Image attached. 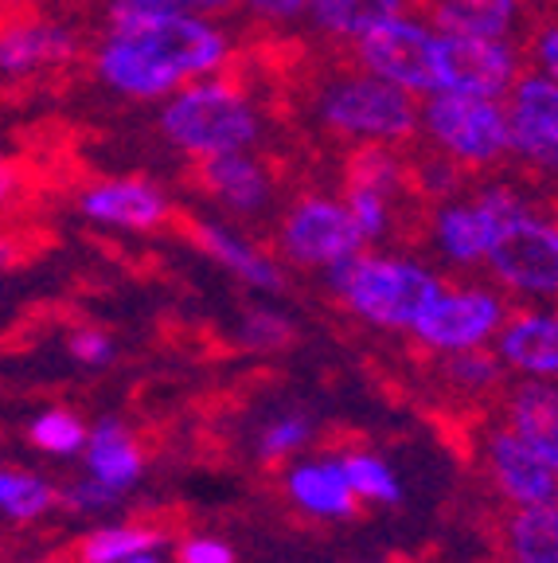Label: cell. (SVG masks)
<instances>
[{"label":"cell","mask_w":558,"mask_h":563,"mask_svg":"<svg viewBox=\"0 0 558 563\" xmlns=\"http://www.w3.org/2000/svg\"><path fill=\"white\" fill-rule=\"evenodd\" d=\"M539 59H543V67H547L550 79L558 82V24L543 32V40H539Z\"/></svg>","instance_id":"cell-39"},{"label":"cell","mask_w":558,"mask_h":563,"mask_svg":"<svg viewBox=\"0 0 558 563\" xmlns=\"http://www.w3.org/2000/svg\"><path fill=\"white\" fill-rule=\"evenodd\" d=\"M160 130L180 150L215 157V153H243L258 137V118H254L250 102L238 98L231 87L196 82L165 106Z\"/></svg>","instance_id":"cell-3"},{"label":"cell","mask_w":558,"mask_h":563,"mask_svg":"<svg viewBox=\"0 0 558 563\" xmlns=\"http://www.w3.org/2000/svg\"><path fill=\"white\" fill-rule=\"evenodd\" d=\"M332 271V286L344 294L351 309L364 321H376L383 329H414L429 301L442 294V282L418 263L402 258H371V255H348Z\"/></svg>","instance_id":"cell-2"},{"label":"cell","mask_w":558,"mask_h":563,"mask_svg":"<svg viewBox=\"0 0 558 563\" xmlns=\"http://www.w3.org/2000/svg\"><path fill=\"white\" fill-rule=\"evenodd\" d=\"M9 258H12V243H0V266L9 263Z\"/></svg>","instance_id":"cell-42"},{"label":"cell","mask_w":558,"mask_h":563,"mask_svg":"<svg viewBox=\"0 0 558 563\" xmlns=\"http://www.w3.org/2000/svg\"><path fill=\"white\" fill-rule=\"evenodd\" d=\"M196 239H200V246L208 251L211 258H215V263H223L231 274H238L243 282H250V286H258V290H281L278 266H274L263 251H254L250 243L235 239L231 231L211 228V223H200V228H196Z\"/></svg>","instance_id":"cell-21"},{"label":"cell","mask_w":558,"mask_h":563,"mask_svg":"<svg viewBox=\"0 0 558 563\" xmlns=\"http://www.w3.org/2000/svg\"><path fill=\"white\" fill-rule=\"evenodd\" d=\"M70 356L82 364H105L114 356V341L98 329H82V333L70 336Z\"/></svg>","instance_id":"cell-34"},{"label":"cell","mask_w":558,"mask_h":563,"mask_svg":"<svg viewBox=\"0 0 558 563\" xmlns=\"http://www.w3.org/2000/svg\"><path fill=\"white\" fill-rule=\"evenodd\" d=\"M180 563H235L227 544H219V540H208V537H192L183 540L180 552H176Z\"/></svg>","instance_id":"cell-35"},{"label":"cell","mask_w":558,"mask_h":563,"mask_svg":"<svg viewBox=\"0 0 558 563\" xmlns=\"http://www.w3.org/2000/svg\"><path fill=\"white\" fill-rule=\"evenodd\" d=\"M52 501H55V493L47 482L0 470V512H9V517H16V520H32L52 509Z\"/></svg>","instance_id":"cell-27"},{"label":"cell","mask_w":558,"mask_h":563,"mask_svg":"<svg viewBox=\"0 0 558 563\" xmlns=\"http://www.w3.org/2000/svg\"><path fill=\"white\" fill-rule=\"evenodd\" d=\"M12 192V168L9 165H0V200Z\"/></svg>","instance_id":"cell-40"},{"label":"cell","mask_w":558,"mask_h":563,"mask_svg":"<svg viewBox=\"0 0 558 563\" xmlns=\"http://www.w3.org/2000/svg\"><path fill=\"white\" fill-rule=\"evenodd\" d=\"M70 35L67 27L44 24V20H27V24L4 27L0 32V75H32V70L59 63L70 55Z\"/></svg>","instance_id":"cell-17"},{"label":"cell","mask_w":558,"mask_h":563,"mask_svg":"<svg viewBox=\"0 0 558 563\" xmlns=\"http://www.w3.org/2000/svg\"><path fill=\"white\" fill-rule=\"evenodd\" d=\"M227 40L200 16H157L137 27H114L98 52V75L130 98H157L183 79L219 67Z\"/></svg>","instance_id":"cell-1"},{"label":"cell","mask_w":558,"mask_h":563,"mask_svg":"<svg viewBox=\"0 0 558 563\" xmlns=\"http://www.w3.org/2000/svg\"><path fill=\"white\" fill-rule=\"evenodd\" d=\"M125 563H160V560H157V552H145V555H133V560H125Z\"/></svg>","instance_id":"cell-41"},{"label":"cell","mask_w":558,"mask_h":563,"mask_svg":"<svg viewBox=\"0 0 558 563\" xmlns=\"http://www.w3.org/2000/svg\"><path fill=\"white\" fill-rule=\"evenodd\" d=\"M489 266L512 290L535 298H558V228L532 211H520L500 228Z\"/></svg>","instance_id":"cell-6"},{"label":"cell","mask_w":558,"mask_h":563,"mask_svg":"<svg viewBox=\"0 0 558 563\" xmlns=\"http://www.w3.org/2000/svg\"><path fill=\"white\" fill-rule=\"evenodd\" d=\"M203 185L219 196L223 203H231L235 211H258L270 200V180L250 157L243 153H215V157H203L200 165Z\"/></svg>","instance_id":"cell-18"},{"label":"cell","mask_w":558,"mask_h":563,"mask_svg":"<svg viewBox=\"0 0 558 563\" xmlns=\"http://www.w3.org/2000/svg\"><path fill=\"white\" fill-rule=\"evenodd\" d=\"M500 356L527 376H558V317L520 313L500 333Z\"/></svg>","instance_id":"cell-15"},{"label":"cell","mask_w":558,"mask_h":563,"mask_svg":"<svg viewBox=\"0 0 558 563\" xmlns=\"http://www.w3.org/2000/svg\"><path fill=\"white\" fill-rule=\"evenodd\" d=\"M165 544V532L160 528H141V525H125V528H102L82 544V563H125L133 555L157 552Z\"/></svg>","instance_id":"cell-25"},{"label":"cell","mask_w":558,"mask_h":563,"mask_svg":"<svg viewBox=\"0 0 558 563\" xmlns=\"http://www.w3.org/2000/svg\"><path fill=\"white\" fill-rule=\"evenodd\" d=\"M243 341L250 349H286L293 341V325L274 309H250L243 321Z\"/></svg>","instance_id":"cell-31"},{"label":"cell","mask_w":558,"mask_h":563,"mask_svg":"<svg viewBox=\"0 0 558 563\" xmlns=\"http://www.w3.org/2000/svg\"><path fill=\"white\" fill-rule=\"evenodd\" d=\"M359 59L376 79L406 95H437V35L426 24L394 16L359 40Z\"/></svg>","instance_id":"cell-5"},{"label":"cell","mask_w":558,"mask_h":563,"mask_svg":"<svg viewBox=\"0 0 558 563\" xmlns=\"http://www.w3.org/2000/svg\"><path fill=\"white\" fill-rule=\"evenodd\" d=\"M70 501L79 505V509H110V505L118 501V489H110V485H102V482H82V485H75L70 489Z\"/></svg>","instance_id":"cell-36"},{"label":"cell","mask_w":558,"mask_h":563,"mask_svg":"<svg viewBox=\"0 0 558 563\" xmlns=\"http://www.w3.org/2000/svg\"><path fill=\"white\" fill-rule=\"evenodd\" d=\"M321 118L341 133H356V137L371 141H394L406 137L418 122L411 95L391 82L367 75V79L336 82L328 95L321 98Z\"/></svg>","instance_id":"cell-4"},{"label":"cell","mask_w":558,"mask_h":563,"mask_svg":"<svg viewBox=\"0 0 558 563\" xmlns=\"http://www.w3.org/2000/svg\"><path fill=\"white\" fill-rule=\"evenodd\" d=\"M351 185H367L379 188V192L391 196V188L399 185V165L387 150H359L356 161H351Z\"/></svg>","instance_id":"cell-30"},{"label":"cell","mask_w":558,"mask_h":563,"mask_svg":"<svg viewBox=\"0 0 558 563\" xmlns=\"http://www.w3.org/2000/svg\"><path fill=\"white\" fill-rule=\"evenodd\" d=\"M165 211V196L145 180H105L82 196V216L110 228H157Z\"/></svg>","instance_id":"cell-14"},{"label":"cell","mask_w":558,"mask_h":563,"mask_svg":"<svg viewBox=\"0 0 558 563\" xmlns=\"http://www.w3.org/2000/svg\"><path fill=\"white\" fill-rule=\"evenodd\" d=\"M309 439V419H301V415H286V419L270 422L263 434V454L266 457H281L289 454V450H297L301 442Z\"/></svg>","instance_id":"cell-33"},{"label":"cell","mask_w":558,"mask_h":563,"mask_svg":"<svg viewBox=\"0 0 558 563\" xmlns=\"http://www.w3.org/2000/svg\"><path fill=\"white\" fill-rule=\"evenodd\" d=\"M515 20V0H442L437 27L442 35H480L500 40Z\"/></svg>","instance_id":"cell-22"},{"label":"cell","mask_w":558,"mask_h":563,"mask_svg":"<svg viewBox=\"0 0 558 563\" xmlns=\"http://www.w3.org/2000/svg\"><path fill=\"white\" fill-rule=\"evenodd\" d=\"M172 12H183V16H208V12L227 9L231 0H165Z\"/></svg>","instance_id":"cell-38"},{"label":"cell","mask_w":558,"mask_h":563,"mask_svg":"<svg viewBox=\"0 0 558 563\" xmlns=\"http://www.w3.org/2000/svg\"><path fill=\"white\" fill-rule=\"evenodd\" d=\"M512 431L558 477V387L524 384L512 396Z\"/></svg>","instance_id":"cell-16"},{"label":"cell","mask_w":558,"mask_h":563,"mask_svg":"<svg viewBox=\"0 0 558 563\" xmlns=\"http://www.w3.org/2000/svg\"><path fill=\"white\" fill-rule=\"evenodd\" d=\"M344 208L351 211V220H356V228L364 239H376L387 231V192H379V188L351 185Z\"/></svg>","instance_id":"cell-29"},{"label":"cell","mask_w":558,"mask_h":563,"mask_svg":"<svg viewBox=\"0 0 558 563\" xmlns=\"http://www.w3.org/2000/svg\"><path fill=\"white\" fill-rule=\"evenodd\" d=\"M520 211L524 203L512 188H489L472 203H454L437 216V246L454 263H480V258H489L500 228Z\"/></svg>","instance_id":"cell-11"},{"label":"cell","mask_w":558,"mask_h":563,"mask_svg":"<svg viewBox=\"0 0 558 563\" xmlns=\"http://www.w3.org/2000/svg\"><path fill=\"white\" fill-rule=\"evenodd\" d=\"M426 130L437 145L457 153L461 161L489 165L504 150H512L507 137V114L492 98H465V95H434L426 102Z\"/></svg>","instance_id":"cell-7"},{"label":"cell","mask_w":558,"mask_h":563,"mask_svg":"<svg viewBox=\"0 0 558 563\" xmlns=\"http://www.w3.org/2000/svg\"><path fill=\"white\" fill-rule=\"evenodd\" d=\"M507 137L524 161L558 173V82L550 75H527L515 82Z\"/></svg>","instance_id":"cell-12"},{"label":"cell","mask_w":558,"mask_h":563,"mask_svg":"<svg viewBox=\"0 0 558 563\" xmlns=\"http://www.w3.org/2000/svg\"><path fill=\"white\" fill-rule=\"evenodd\" d=\"M87 427H82L79 415L70 411H44L32 422V442L47 454H75V450L87 446Z\"/></svg>","instance_id":"cell-28"},{"label":"cell","mask_w":558,"mask_h":563,"mask_svg":"<svg viewBox=\"0 0 558 563\" xmlns=\"http://www.w3.org/2000/svg\"><path fill=\"white\" fill-rule=\"evenodd\" d=\"M250 9L270 20H293L309 9V0H250Z\"/></svg>","instance_id":"cell-37"},{"label":"cell","mask_w":558,"mask_h":563,"mask_svg":"<svg viewBox=\"0 0 558 563\" xmlns=\"http://www.w3.org/2000/svg\"><path fill=\"white\" fill-rule=\"evenodd\" d=\"M289 493L316 517H348L356 509V493L344 477L341 462H305L289 474Z\"/></svg>","instance_id":"cell-20"},{"label":"cell","mask_w":558,"mask_h":563,"mask_svg":"<svg viewBox=\"0 0 558 563\" xmlns=\"http://www.w3.org/2000/svg\"><path fill=\"white\" fill-rule=\"evenodd\" d=\"M504 321V309L484 290H442L414 321V333L437 352H469L489 341Z\"/></svg>","instance_id":"cell-10"},{"label":"cell","mask_w":558,"mask_h":563,"mask_svg":"<svg viewBox=\"0 0 558 563\" xmlns=\"http://www.w3.org/2000/svg\"><path fill=\"white\" fill-rule=\"evenodd\" d=\"M515 59L500 40L437 35V95L492 98L512 87Z\"/></svg>","instance_id":"cell-8"},{"label":"cell","mask_w":558,"mask_h":563,"mask_svg":"<svg viewBox=\"0 0 558 563\" xmlns=\"http://www.w3.org/2000/svg\"><path fill=\"white\" fill-rule=\"evenodd\" d=\"M489 466H492V474H496L500 489H504L520 509H527V505H550L558 497V477L524 446V439L515 431L492 434Z\"/></svg>","instance_id":"cell-13"},{"label":"cell","mask_w":558,"mask_h":563,"mask_svg":"<svg viewBox=\"0 0 558 563\" xmlns=\"http://www.w3.org/2000/svg\"><path fill=\"white\" fill-rule=\"evenodd\" d=\"M87 470L94 482L110 485L118 493L141 477V450L118 419L98 422L94 434L87 439Z\"/></svg>","instance_id":"cell-19"},{"label":"cell","mask_w":558,"mask_h":563,"mask_svg":"<svg viewBox=\"0 0 558 563\" xmlns=\"http://www.w3.org/2000/svg\"><path fill=\"white\" fill-rule=\"evenodd\" d=\"M445 376L454 379V384L461 387H489L492 379H496V361L492 356H484V352L469 349V352H454V361L445 364Z\"/></svg>","instance_id":"cell-32"},{"label":"cell","mask_w":558,"mask_h":563,"mask_svg":"<svg viewBox=\"0 0 558 563\" xmlns=\"http://www.w3.org/2000/svg\"><path fill=\"white\" fill-rule=\"evenodd\" d=\"M507 548L515 563H558V509L527 505L507 525Z\"/></svg>","instance_id":"cell-23"},{"label":"cell","mask_w":558,"mask_h":563,"mask_svg":"<svg viewBox=\"0 0 558 563\" xmlns=\"http://www.w3.org/2000/svg\"><path fill=\"white\" fill-rule=\"evenodd\" d=\"M309 9H313L316 24L328 32L364 40L367 32L399 16L402 0H309Z\"/></svg>","instance_id":"cell-24"},{"label":"cell","mask_w":558,"mask_h":563,"mask_svg":"<svg viewBox=\"0 0 558 563\" xmlns=\"http://www.w3.org/2000/svg\"><path fill=\"white\" fill-rule=\"evenodd\" d=\"M341 470H344V477H348V485H351V493H356V497L383 501V505H394L402 497L394 474L387 470V462H379L376 454H348L341 462Z\"/></svg>","instance_id":"cell-26"},{"label":"cell","mask_w":558,"mask_h":563,"mask_svg":"<svg viewBox=\"0 0 558 563\" xmlns=\"http://www.w3.org/2000/svg\"><path fill=\"white\" fill-rule=\"evenodd\" d=\"M364 235L344 203L332 200H301L286 216L281 246L301 266H336L341 258L356 255Z\"/></svg>","instance_id":"cell-9"}]
</instances>
